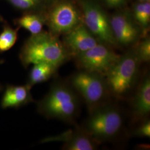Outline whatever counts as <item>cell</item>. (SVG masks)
<instances>
[{
    "instance_id": "5",
    "label": "cell",
    "mask_w": 150,
    "mask_h": 150,
    "mask_svg": "<svg viewBox=\"0 0 150 150\" xmlns=\"http://www.w3.org/2000/svg\"><path fill=\"white\" fill-rule=\"evenodd\" d=\"M70 84L83 98L90 112L103 105L109 92L104 75L86 70L72 75Z\"/></svg>"
},
{
    "instance_id": "2",
    "label": "cell",
    "mask_w": 150,
    "mask_h": 150,
    "mask_svg": "<svg viewBox=\"0 0 150 150\" xmlns=\"http://www.w3.org/2000/svg\"><path fill=\"white\" fill-rule=\"evenodd\" d=\"M38 110L46 117L72 122L79 113V98L70 83L57 81L53 83L48 93L38 102Z\"/></svg>"
},
{
    "instance_id": "20",
    "label": "cell",
    "mask_w": 150,
    "mask_h": 150,
    "mask_svg": "<svg viewBox=\"0 0 150 150\" xmlns=\"http://www.w3.org/2000/svg\"><path fill=\"white\" fill-rule=\"evenodd\" d=\"M134 136L144 137H150V120H147L139 127L135 129Z\"/></svg>"
},
{
    "instance_id": "21",
    "label": "cell",
    "mask_w": 150,
    "mask_h": 150,
    "mask_svg": "<svg viewBox=\"0 0 150 150\" xmlns=\"http://www.w3.org/2000/svg\"><path fill=\"white\" fill-rule=\"evenodd\" d=\"M107 5L111 7H118L123 5L125 0H104Z\"/></svg>"
},
{
    "instance_id": "18",
    "label": "cell",
    "mask_w": 150,
    "mask_h": 150,
    "mask_svg": "<svg viewBox=\"0 0 150 150\" xmlns=\"http://www.w3.org/2000/svg\"><path fill=\"white\" fill-rule=\"evenodd\" d=\"M140 62H148L150 60V38L149 36L144 38L134 48Z\"/></svg>"
},
{
    "instance_id": "24",
    "label": "cell",
    "mask_w": 150,
    "mask_h": 150,
    "mask_svg": "<svg viewBox=\"0 0 150 150\" xmlns=\"http://www.w3.org/2000/svg\"><path fill=\"white\" fill-rule=\"evenodd\" d=\"M48 1H59V0H46Z\"/></svg>"
},
{
    "instance_id": "25",
    "label": "cell",
    "mask_w": 150,
    "mask_h": 150,
    "mask_svg": "<svg viewBox=\"0 0 150 150\" xmlns=\"http://www.w3.org/2000/svg\"><path fill=\"white\" fill-rule=\"evenodd\" d=\"M2 62H3V61H1V60H0V64H2Z\"/></svg>"
},
{
    "instance_id": "3",
    "label": "cell",
    "mask_w": 150,
    "mask_h": 150,
    "mask_svg": "<svg viewBox=\"0 0 150 150\" xmlns=\"http://www.w3.org/2000/svg\"><path fill=\"white\" fill-rule=\"evenodd\" d=\"M141 63L134 49L120 55L104 75L109 92L120 97L130 92L137 81Z\"/></svg>"
},
{
    "instance_id": "14",
    "label": "cell",
    "mask_w": 150,
    "mask_h": 150,
    "mask_svg": "<svg viewBox=\"0 0 150 150\" xmlns=\"http://www.w3.org/2000/svg\"><path fill=\"white\" fill-rule=\"evenodd\" d=\"M27 80V85L32 87L48 80L54 76L59 68L54 64L41 62L33 64Z\"/></svg>"
},
{
    "instance_id": "16",
    "label": "cell",
    "mask_w": 150,
    "mask_h": 150,
    "mask_svg": "<svg viewBox=\"0 0 150 150\" xmlns=\"http://www.w3.org/2000/svg\"><path fill=\"white\" fill-rule=\"evenodd\" d=\"M45 22L41 16L38 15H26L18 20V24L27 30L31 35H36L42 31Z\"/></svg>"
},
{
    "instance_id": "12",
    "label": "cell",
    "mask_w": 150,
    "mask_h": 150,
    "mask_svg": "<svg viewBox=\"0 0 150 150\" xmlns=\"http://www.w3.org/2000/svg\"><path fill=\"white\" fill-rule=\"evenodd\" d=\"M65 138L62 149L66 150H94L97 148L98 142L83 129H76L74 132L64 135Z\"/></svg>"
},
{
    "instance_id": "19",
    "label": "cell",
    "mask_w": 150,
    "mask_h": 150,
    "mask_svg": "<svg viewBox=\"0 0 150 150\" xmlns=\"http://www.w3.org/2000/svg\"><path fill=\"white\" fill-rule=\"evenodd\" d=\"M12 5L16 8L28 10L38 7L41 3L42 0H7Z\"/></svg>"
},
{
    "instance_id": "10",
    "label": "cell",
    "mask_w": 150,
    "mask_h": 150,
    "mask_svg": "<svg viewBox=\"0 0 150 150\" xmlns=\"http://www.w3.org/2000/svg\"><path fill=\"white\" fill-rule=\"evenodd\" d=\"M63 43L70 54L75 56L95 46L100 42L82 21L64 35Z\"/></svg>"
},
{
    "instance_id": "13",
    "label": "cell",
    "mask_w": 150,
    "mask_h": 150,
    "mask_svg": "<svg viewBox=\"0 0 150 150\" xmlns=\"http://www.w3.org/2000/svg\"><path fill=\"white\" fill-rule=\"evenodd\" d=\"M134 112L138 117L147 116L150 112V77L146 75L139 85L132 103Z\"/></svg>"
},
{
    "instance_id": "6",
    "label": "cell",
    "mask_w": 150,
    "mask_h": 150,
    "mask_svg": "<svg viewBox=\"0 0 150 150\" xmlns=\"http://www.w3.org/2000/svg\"><path fill=\"white\" fill-rule=\"evenodd\" d=\"M80 5L82 22L97 40L108 46H117L110 18L101 7L92 0H80Z\"/></svg>"
},
{
    "instance_id": "1",
    "label": "cell",
    "mask_w": 150,
    "mask_h": 150,
    "mask_svg": "<svg viewBox=\"0 0 150 150\" xmlns=\"http://www.w3.org/2000/svg\"><path fill=\"white\" fill-rule=\"evenodd\" d=\"M69 51L63 42L50 32L31 35L22 48L20 59L27 67L30 64L46 62L59 67L70 59Z\"/></svg>"
},
{
    "instance_id": "7",
    "label": "cell",
    "mask_w": 150,
    "mask_h": 150,
    "mask_svg": "<svg viewBox=\"0 0 150 150\" xmlns=\"http://www.w3.org/2000/svg\"><path fill=\"white\" fill-rule=\"evenodd\" d=\"M77 65L82 70L105 75L120 57L105 43L95 46L76 56Z\"/></svg>"
},
{
    "instance_id": "23",
    "label": "cell",
    "mask_w": 150,
    "mask_h": 150,
    "mask_svg": "<svg viewBox=\"0 0 150 150\" xmlns=\"http://www.w3.org/2000/svg\"><path fill=\"white\" fill-rule=\"evenodd\" d=\"M2 88H3L2 86V85L0 84V91H1L2 90Z\"/></svg>"
},
{
    "instance_id": "8",
    "label": "cell",
    "mask_w": 150,
    "mask_h": 150,
    "mask_svg": "<svg viewBox=\"0 0 150 150\" xmlns=\"http://www.w3.org/2000/svg\"><path fill=\"white\" fill-rule=\"evenodd\" d=\"M82 21L75 4L70 1L63 0L52 8L47 20L50 32L57 36L67 33Z\"/></svg>"
},
{
    "instance_id": "15",
    "label": "cell",
    "mask_w": 150,
    "mask_h": 150,
    "mask_svg": "<svg viewBox=\"0 0 150 150\" xmlns=\"http://www.w3.org/2000/svg\"><path fill=\"white\" fill-rule=\"evenodd\" d=\"M132 17L142 29L143 33H146L150 25V2H139L136 4L133 8Z\"/></svg>"
},
{
    "instance_id": "9",
    "label": "cell",
    "mask_w": 150,
    "mask_h": 150,
    "mask_svg": "<svg viewBox=\"0 0 150 150\" xmlns=\"http://www.w3.org/2000/svg\"><path fill=\"white\" fill-rule=\"evenodd\" d=\"M113 35L117 43L129 46L136 43L142 33V29L127 12H118L110 18Z\"/></svg>"
},
{
    "instance_id": "22",
    "label": "cell",
    "mask_w": 150,
    "mask_h": 150,
    "mask_svg": "<svg viewBox=\"0 0 150 150\" xmlns=\"http://www.w3.org/2000/svg\"><path fill=\"white\" fill-rule=\"evenodd\" d=\"M139 2H150V0H139Z\"/></svg>"
},
{
    "instance_id": "17",
    "label": "cell",
    "mask_w": 150,
    "mask_h": 150,
    "mask_svg": "<svg viewBox=\"0 0 150 150\" xmlns=\"http://www.w3.org/2000/svg\"><path fill=\"white\" fill-rule=\"evenodd\" d=\"M17 32L10 27H5L0 33V52H4L11 49L16 43Z\"/></svg>"
},
{
    "instance_id": "11",
    "label": "cell",
    "mask_w": 150,
    "mask_h": 150,
    "mask_svg": "<svg viewBox=\"0 0 150 150\" xmlns=\"http://www.w3.org/2000/svg\"><path fill=\"white\" fill-rule=\"evenodd\" d=\"M32 87L25 85H7L2 97L1 106L3 109L19 108L33 101Z\"/></svg>"
},
{
    "instance_id": "4",
    "label": "cell",
    "mask_w": 150,
    "mask_h": 150,
    "mask_svg": "<svg viewBox=\"0 0 150 150\" xmlns=\"http://www.w3.org/2000/svg\"><path fill=\"white\" fill-rule=\"evenodd\" d=\"M90 113L83 129L98 142L112 139L121 131L123 118L116 107L102 105Z\"/></svg>"
}]
</instances>
